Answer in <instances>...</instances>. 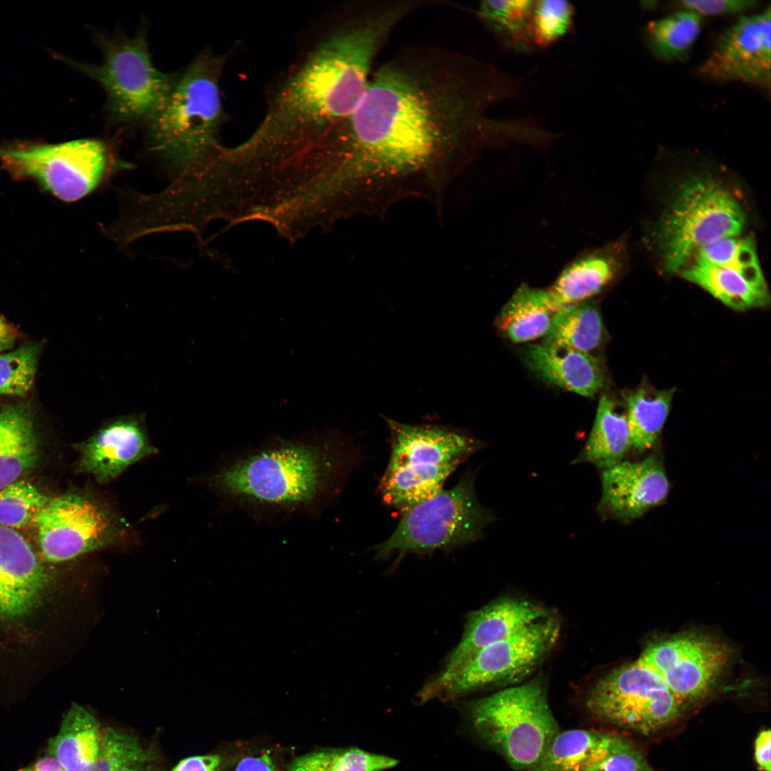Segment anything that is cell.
<instances>
[{"instance_id":"6da1fadb","label":"cell","mask_w":771,"mask_h":771,"mask_svg":"<svg viewBox=\"0 0 771 771\" xmlns=\"http://www.w3.org/2000/svg\"><path fill=\"white\" fill-rule=\"evenodd\" d=\"M515 92L511 76L491 65L412 46L372 74L358 106L313 143L310 159L335 195L365 211L438 192L472 151L510 139L512 121L488 112Z\"/></svg>"},{"instance_id":"7a4b0ae2","label":"cell","mask_w":771,"mask_h":771,"mask_svg":"<svg viewBox=\"0 0 771 771\" xmlns=\"http://www.w3.org/2000/svg\"><path fill=\"white\" fill-rule=\"evenodd\" d=\"M397 12L370 1L309 53L273 95L256 129L235 147L244 160L276 164L317 141L363 96Z\"/></svg>"},{"instance_id":"3957f363","label":"cell","mask_w":771,"mask_h":771,"mask_svg":"<svg viewBox=\"0 0 771 771\" xmlns=\"http://www.w3.org/2000/svg\"><path fill=\"white\" fill-rule=\"evenodd\" d=\"M357 453L337 431L276 436L228 453L201 482L224 508L256 520L315 517L341 491Z\"/></svg>"},{"instance_id":"277c9868","label":"cell","mask_w":771,"mask_h":771,"mask_svg":"<svg viewBox=\"0 0 771 771\" xmlns=\"http://www.w3.org/2000/svg\"><path fill=\"white\" fill-rule=\"evenodd\" d=\"M226 59L201 53L146 122L150 149L176 176L206 165L222 146L218 141L225 120L220 82Z\"/></svg>"},{"instance_id":"5b68a950","label":"cell","mask_w":771,"mask_h":771,"mask_svg":"<svg viewBox=\"0 0 771 771\" xmlns=\"http://www.w3.org/2000/svg\"><path fill=\"white\" fill-rule=\"evenodd\" d=\"M386 420L391 449L378 492L383 503L402 512L440 492L455 470L484 446L457 429Z\"/></svg>"},{"instance_id":"8992f818","label":"cell","mask_w":771,"mask_h":771,"mask_svg":"<svg viewBox=\"0 0 771 771\" xmlns=\"http://www.w3.org/2000/svg\"><path fill=\"white\" fill-rule=\"evenodd\" d=\"M466 712L478 737L517 770L537 764L560 732L541 680L470 702Z\"/></svg>"},{"instance_id":"52a82bcc","label":"cell","mask_w":771,"mask_h":771,"mask_svg":"<svg viewBox=\"0 0 771 771\" xmlns=\"http://www.w3.org/2000/svg\"><path fill=\"white\" fill-rule=\"evenodd\" d=\"M743 208L732 193L712 178L686 180L677 190L657 232L665 268L678 273L701 248L742 235Z\"/></svg>"},{"instance_id":"ba28073f","label":"cell","mask_w":771,"mask_h":771,"mask_svg":"<svg viewBox=\"0 0 771 771\" xmlns=\"http://www.w3.org/2000/svg\"><path fill=\"white\" fill-rule=\"evenodd\" d=\"M475 474H466L454 487L403 512L393 533L373 550L378 558L428 553L473 543L495 520L475 491Z\"/></svg>"},{"instance_id":"9c48e42d","label":"cell","mask_w":771,"mask_h":771,"mask_svg":"<svg viewBox=\"0 0 771 771\" xmlns=\"http://www.w3.org/2000/svg\"><path fill=\"white\" fill-rule=\"evenodd\" d=\"M97 41L101 62L74 64L102 87L111 120L146 122L164 102L175 76L154 66L143 32L131 38L101 36Z\"/></svg>"},{"instance_id":"30bf717a","label":"cell","mask_w":771,"mask_h":771,"mask_svg":"<svg viewBox=\"0 0 771 771\" xmlns=\"http://www.w3.org/2000/svg\"><path fill=\"white\" fill-rule=\"evenodd\" d=\"M0 162L14 177L34 181L66 202L76 201L94 191L116 165L109 145L97 138L1 146Z\"/></svg>"},{"instance_id":"8fae6325","label":"cell","mask_w":771,"mask_h":771,"mask_svg":"<svg viewBox=\"0 0 771 771\" xmlns=\"http://www.w3.org/2000/svg\"><path fill=\"white\" fill-rule=\"evenodd\" d=\"M560 623L551 613L475 653L447 675H439L420 692L422 701L453 700L530 673L557 642Z\"/></svg>"},{"instance_id":"7c38bea8","label":"cell","mask_w":771,"mask_h":771,"mask_svg":"<svg viewBox=\"0 0 771 771\" xmlns=\"http://www.w3.org/2000/svg\"><path fill=\"white\" fill-rule=\"evenodd\" d=\"M33 525L41 555L51 563L118 546L128 532L126 520L93 492L66 493L49 498Z\"/></svg>"},{"instance_id":"4fadbf2b","label":"cell","mask_w":771,"mask_h":771,"mask_svg":"<svg viewBox=\"0 0 771 771\" xmlns=\"http://www.w3.org/2000/svg\"><path fill=\"white\" fill-rule=\"evenodd\" d=\"M585 705L599 720L644 735L673 723L685 706L639 659L601 677L588 692Z\"/></svg>"},{"instance_id":"5bb4252c","label":"cell","mask_w":771,"mask_h":771,"mask_svg":"<svg viewBox=\"0 0 771 771\" xmlns=\"http://www.w3.org/2000/svg\"><path fill=\"white\" fill-rule=\"evenodd\" d=\"M677 273L736 311L770 303L752 236L725 238L700 249Z\"/></svg>"},{"instance_id":"9a60e30c","label":"cell","mask_w":771,"mask_h":771,"mask_svg":"<svg viewBox=\"0 0 771 771\" xmlns=\"http://www.w3.org/2000/svg\"><path fill=\"white\" fill-rule=\"evenodd\" d=\"M731 654L725 642L688 631L652 641L638 659L686 704L709 694L727 667Z\"/></svg>"},{"instance_id":"2e32d148","label":"cell","mask_w":771,"mask_h":771,"mask_svg":"<svg viewBox=\"0 0 771 771\" xmlns=\"http://www.w3.org/2000/svg\"><path fill=\"white\" fill-rule=\"evenodd\" d=\"M771 6L743 14L724 30L698 68L702 77L718 83L737 81L770 90Z\"/></svg>"},{"instance_id":"e0dca14e","label":"cell","mask_w":771,"mask_h":771,"mask_svg":"<svg viewBox=\"0 0 771 771\" xmlns=\"http://www.w3.org/2000/svg\"><path fill=\"white\" fill-rule=\"evenodd\" d=\"M74 448L79 453L76 471L91 475L102 485L114 480L133 464L158 453L148 438L142 413L109 419Z\"/></svg>"},{"instance_id":"ac0fdd59","label":"cell","mask_w":771,"mask_h":771,"mask_svg":"<svg viewBox=\"0 0 771 771\" xmlns=\"http://www.w3.org/2000/svg\"><path fill=\"white\" fill-rule=\"evenodd\" d=\"M601 481L599 513L621 521L640 518L661 505L670 490L665 469L657 455L623 460L603 470Z\"/></svg>"},{"instance_id":"d6986e66","label":"cell","mask_w":771,"mask_h":771,"mask_svg":"<svg viewBox=\"0 0 771 771\" xmlns=\"http://www.w3.org/2000/svg\"><path fill=\"white\" fill-rule=\"evenodd\" d=\"M48 575L27 540L0 525V620L27 614L37 603Z\"/></svg>"},{"instance_id":"ffe728a7","label":"cell","mask_w":771,"mask_h":771,"mask_svg":"<svg viewBox=\"0 0 771 771\" xmlns=\"http://www.w3.org/2000/svg\"><path fill=\"white\" fill-rule=\"evenodd\" d=\"M550 614L538 605L513 598L495 600L472 612L468 617L463 637L448 657L440 675L451 672L482 648Z\"/></svg>"},{"instance_id":"44dd1931","label":"cell","mask_w":771,"mask_h":771,"mask_svg":"<svg viewBox=\"0 0 771 771\" xmlns=\"http://www.w3.org/2000/svg\"><path fill=\"white\" fill-rule=\"evenodd\" d=\"M622 263L618 244L593 248L579 254L545 288L554 310L588 301L600 293L618 276Z\"/></svg>"},{"instance_id":"7402d4cb","label":"cell","mask_w":771,"mask_h":771,"mask_svg":"<svg viewBox=\"0 0 771 771\" xmlns=\"http://www.w3.org/2000/svg\"><path fill=\"white\" fill-rule=\"evenodd\" d=\"M524 360L543 381L582 396H593L603 384L601 366L588 353L542 343L528 345Z\"/></svg>"},{"instance_id":"603a6c76","label":"cell","mask_w":771,"mask_h":771,"mask_svg":"<svg viewBox=\"0 0 771 771\" xmlns=\"http://www.w3.org/2000/svg\"><path fill=\"white\" fill-rule=\"evenodd\" d=\"M34 423L28 404L0 407V489L37 464L39 450Z\"/></svg>"},{"instance_id":"cb8c5ba5","label":"cell","mask_w":771,"mask_h":771,"mask_svg":"<svg viewBox=\"0 0 771 771\" xmlns=\"http://www.w3.org/2000/svg\"><path fill=\"white\" fill-rule=\"evenodd\" d=\"M100 725L88 709L73 703L59 732L49 740L47 752L64 771H93L101 735Z\"/></svg>"},{"instance_id":"d4e9b609","label":"cell","mask_w":771,"mask_h":771,"mask_svg":"<svg viewBox=\"0 0 771 771\" xmlns=\"http://www.w3.org/2000/svg\"><path fill=\"white\" fill-rule=\"evenodd\" d=\"M623 738L590 730L559 732L538 762L527 771H585L615 748Z\"/></svg>"},{"instance_id":"484cf974","label":"cell","mask_w":771,"mask_h":771,"mask_svg":"<svg viewBox=\"0 0 771 771\" xmlns=\"http://www.w3.org/2000/svg\"><path fill=\"white\" fill-rule=\"evenodd\" d=\"M631 448L626 412L620 411L610 397L602 395L587 442L573 462L605 470L623 461Z\"/></svg>"},{"instance_id":"4316f807","label":"cell","mask_w":771,"mask_h":771,"mask_svg":"<svg viewBox=\"0 0 771 771\" xmlns=\"http://www.w3.org/2000/svg\"><path fill=\"white\" fill-rule=\"evenodd\" d=\"M555 312L546 289L522 284L503 307L497 326L512 342L532 341L546 335Z\"/></svg>"},{"instance_id":"83f0119b","label":"cell","mask_w":771,"mask_h":771,"mask_svg":"<svg viewBox=\"0 0 771 771\" xmlns=\"http://www.w3.org/2000/svg\"><path fill=\"white\" fill-rule=\"evenodd\" d=\"M533 0L483 1L476 15L503 46L515 51H531L535 46L532 31Z\"/></svg>"},{"instance_id":"f1b7e54d","label":"cell","mask_w":771,"mask_h":771,"mask_svg":"<svg viewBox=\"0 0 771 771\" xmlns=\"http://www.w3.org/2000/svg\"><path fill=\"white\" fill-rule=\"evenodd\" d=\"M702 16L683 9L647 23L645 34L647 46L658 59L684 61L698 39Z\"/></svg>"},{"instance_id":"f546056e","label":"cell","mask_w":771,"mask_h":771,"mask_svg":"<svg viewBox=\"0 0 771 771\" xmlns=\"http://www.w3.org/2000/svg\"><path fill=\"white\" fill-rule=\"evenodd\" d=\"M674 390L641 386L626 398L632 448L639 453L650 449L657 440L669 414Z\"/></svg>"},{"instance_id":"4dcf8cb0","label":"cell","mask_w":771,"mask_h":771,"mask_svg":"<svg viewBox=\"0 0 771 771\" xmlns=\"http://www.w3.org/2000/svg\"><path fill=\"white\" fill-rule=\"evenodd\" d=\"M603 335L600 312L588 301L556 311L543 343L590 353L600 345Z\"/></svg>"},{"instance_id":"1f68e13d","label":"cell","mask_w":771,"mask_h":771,"mask_svg":"<svg viewBox=\"0 0 771 771\" xmlns=\"http://www.w3.org/2000/svg\"><path fill=\"white\" fill-rule=\"evenodd\" d=\"M398 763L393 757L358 747L331 748L297 757L287 771H383Z\"/></svg>"},{"instance_id":"d6a6232c","label":"cell","mask_w":771,"mask_h":771,"mask_svg":"<svg viewBox=\"0 0 771 771\" xmlns=\"http://www.w3.org/2000/svg\"><path fill=\"white\" fill-rule=\"evenodd\" d=\"M41 350L40 343H26L0 353V395L21 397L30 390Z\"/></svg>"},{"instance_id":"836d02e7","label":"cell","mask_w":771,"mask_h":771,"mask_svg":"<svg viewBox=\"0 0 771 771\" xmlns=\"http://www.w3.org/2000/svg\"><path fill=\"white\" fill-rule=\"evenodd\" d=\"M48 499L27 481L13 482L0 489V525L13 529L33 525Z\"/></svg>"},{"instance_id":"e575fe53","label":"cell","mask_w":771,"mask_h":771,"mask_svg":"<svg viewBox=\"0 0 771 771\" xmlns=\"http://www.w3.org/2000/svg\"><path fill=\"white\" fill-rule=\"evenodd\" d=\"M151 754L133 736L113 727L101 731L93 771H115L148 761Z\"/></svg>"},{"instance_id":"d590c367","label":"cell","mask_w":771,"mask_h":771,"mask_svg":"<svg viewBox=\"0 0 771 771\" xmlns=\"http://www.w3.org/2000/svg\"><path fill=\"white\" fill-rule=\"evenodd\" d=\"M574 8L564 0L535 1L532 31L536 46H546L565 36L570 30Z\"/></svg>"},{"instance_id":"8d00e7d4","label":"cell","mask_w":771,"mask_h":771,"mask_svg":"<svg viewBox=\"0 0 771 771\" xmlns=\"http://www.w3.org/2000/svg\"><path fill=\"white\" fill-rule=\"evenodd\" d=\"M585 771H652L643 755L627 739Z\"/></svg>"},{"instance_id":"74e56055","label":"cell","mask_w":771,"mask_h":771,"mask_svg":"<svg viewBox=\"0 0 771 771\" xmlns=\"http://www.w3.org/2000/svg\"><path fill=\"white\" fill-rule=\"evenodd\" d=\"M757 0H682L684 9L693 11L701 16L727 14H746L758 7Z\"/></svg>"},{"instance_id":"f35d334b","label":"cell","mask_w":771,"mask_h":771,"mask_svg":"<svg viewBox=\"0 0 771 771\" xmlns=\"http://www.w3.org/2000/svg\"><path fill=\"white\" fill-rule=\"evenodd\" d=\"M222 761L216 754L191 756L181 760L171 771H217Z\"/></svg>"},{"instance_id":"ab89813d","label":"cell","mask_w":771,"mask_h":771,"mask_svg":"<svg viewBox=\"0 0 771 771\" xmlns=\"http://www.w3.org/2000/svg\"><path fill=\"white\" fill-rule=\"evenodd\" d=\"M234 771H281L269 754L251 755L242 758Z\"/></svg>"},{"instance_id":"60d3db41","label":"cell","mask_w":771,"mask_h":771,"mask_svg":"<svg viewBox=\"0 0 771 771\" xmlns=\"http://www.w3.org/2000/svg\"><path fill=\"white\" fill-rule=\"evenodd\" d=\"M770 730L761 731L755 742V757L760 770L770 771Z\"/></svg>"},{"instance_id":"b9f144b4","label":"cell","mask_w":771,"mask_h":771,"mask_svg":"<svg viewBox=\"0 0 771 771\" xmlns=\"http://www.w3.org/2000/svg\"><path fill=\"white\" fill-rule=\"evenodd\" d=\"M16 338V330L0 315V353L13 348Z\"/></svg>"},{"instance_id":"7bdbcfd3","label":"cell","mask_w":771,"mask_h":771,"mask_svg":"<svg viewBox=\"0 0 771 771\" xmlns=\"http://www.w3.org/2000/svg\"><path fill=\"white\" fill-rule=\"evenodd\" d=\"M18 771H36L32 766L21 769Z\"/></svg>"}]
</instances>
